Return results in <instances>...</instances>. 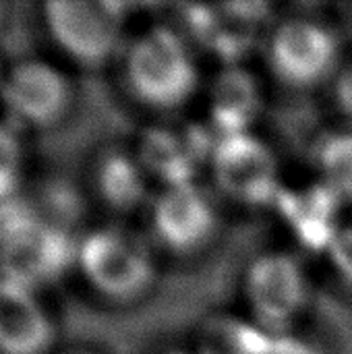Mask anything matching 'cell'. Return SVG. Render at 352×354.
<instances>
[{
	"label": "cell",
	"mask_w": 352,
	"mask_h": 354,
	"mask_svg": "<svg viewBox=\"0 0 352 354\" xmlns=\"http://www.w3.org/2000/svg\"><path fill=\"white\" fill-rule=\"evenodd\" d=\"M124 81L145 106L174 110L195 93L199 75L180 33L160 25L129 46Z\"/></svg>",
	"instance_id": "obj_1"
},
{
	"label": "cell",
	"mask_w": 352,
	"mask_h": 354,
	"mask_svg": "<svg viewBox=\"0 0 352 354\" xmlns=\"http://www.w3.org/2000/svg\"><path fill=\"white\" fill-rule=\"evenodd\" d=\"M77 270L104 299L131 303L156 280V266L145 243L122 228H95L79 239Z\"/></svg>",
	"instance_id": "obj_2"
},
{
	"label": "cell",
	"mask_w": 352,
	"mask_h": 354,
	"mask_svg": "<svg viewBox=\"0 0 352 354\" xmlns=\"http://www.w3.org/2000/svg\"><path fill=\"white\" fill-rule=\"evenodd\" d=\"M127 4L110 0H50L41 6L48 37L85 68L106 64L120 48Z\"/></svg>",
	"instance_id": "obj_3"
},
{
	"label": "cell",
	"mask_w": 352,
	"mask_h": 354,
	"mask_svg": "<svg viewBox=\"0 0 352 354\" xmlns=\"http://www.w3.org/2000/svg\"><path fill=\"white\" fill-rule=\"evenodd\" d=\"M338 56L340 44L336 33L313 19L282 23L268 44V60L274 75L295 89L324 83L334 73Z\"/></svg>",
	"instance_id": "obj_4"
},
{
	"label": "cell",
	"mask_w": 352,
	"mask_h": 354,
	"mask_svg": "<svg viewBox=\"0 0 352 354\" xmlns=\"http://www.w3.org/2000/svg\"><path fill=\"white\" fill-rule=\"evenodd\" d=\"M210 162L216 185L226 197L255 207L278 201L282 187L276 156L251 133L220 139Z\"/></svg>",
	"instance_id": "obj_5"
},
{
	"label": "cell",
	"mask_w": 352,
	"mask_h": 354,
	"mask_svg": "<svg viewBox=\"0 0 352 354\" xmlns=\"http://www.w3.org/2000/svg\"><path fill=\"white\" fill-rule=\"evenodd\" d=\"M247 299L261 328L282 334L307 307L309 282L303 266L286 253L257 257L245 282Z\"/></svg>",
	"instance_id": "obj_6"
},
{
	"label": "cell",
	"mask_w": 352,
	"mask_h": 354,
	"mask_svg": "<svg viewBox=\"0 0 352 354\" xmlns=\"http://www.w3.org/2000/svg\"><path fill=\"white\" fill-rule=\"evenodd\" d=\"M2 100L19 122L31 129H50L68 112L73 85L54 64L39 58H25L4 75Z\"/></svg>",
	"instance_id": "obj_7"
},
{
	"label": "cell",
	"mask_w": 352,
	"mask_h": 354,
	"mask_svg": "<svg viewBox=\"0 0 352 354\" xmlns=\"http://www.w3.org/2000/svg\"><path fill=\"white\" fill-rule=\"evenodd\" d=\"M151 226L166 249L187 255L212 241L218 230V212L210 195L195 183L172 187L154 201Z\"/></svg>",
	"instance_id": "obj_8"
},
{
	"label": "cell",
	"mask_w": 352,
	"mask_h": 354,
	"mask_svg": "<svg viewBox=\"0 0 352 354\" xmlns=\"http://www.w3.org/2000/svg\"><path fill=\"white\" fill-rule=\"evenodd\" d=\"M268 4L234 2L222 6L189 4L183 6V19L191 35L224 62L234 66L253 46L255 25L266 17Z\"/></svg>",
	"instance_id": "obj_9"
},
{
	"label": "cell",
	"mask_w": 352,
	"mask_h": 354,
	"mask_svg": "<svg viewBox=\"0 0 352 354\" xmlns=\"http://www.w3.org/2000/svg\"><path fill=\"white\" fill-rule=\"evenodd\" d=\"M212 129L189 127L183 133L168 129H151L143 135L137 160L145 172L160 178L166 189L193 185V176L203 160H212L218 139Z\"/></svg>",
	"instance_id": "obj_10"
},
{
	"label": "cell",
	"mask_w": 352,
	"mask_h": 354,
	"mask_svg": "<svg viewBox=\"0 0 352 354\" xmlns=\"http://www.w3.org/2000/svg\"><path fill=\"white\" fill-rule=\"evenodd\" d=\"M54 336L37 290L0 278V354H48Z\"/></svg>",
	"instance_id": "obj_11"
},
{
	"label": "cell",
	"mask_w": 352,
	"mask_h": 354,
	"mask_svg": "<svg viewBox=\"0 0 352 354\" xmlns=\"http://www.w3.org/2000/svg\"><path fill=\"white\" fill-rule=\"evenodd\" d=\"M340 197L322 180L303 191L280 193L276 205L297 239L311 251H328L342 228L336 226Z\"/></svg>",
	"instance_id": "obj_12"
},
{
	"label": "cell",
	"mask_w": 352,
	"mask_h": 354,
	"mask_svg": "<svg viewBox=\"0 0 352 354\" xmlns=\"http://www.w3.org/2000/svg\"><path fill=\"white\" fill-rule=\"evenodd\" d=\"M261 97L257 81L239 66H228L212 89V131L218 139L249 133V124L259 114Z\"/></svg>",
	"instance_id": "obj_13"
},
{
	"label": "cell",
	"mask_w": 352,
	"mask_h": 354,
	"mask_svg": "<svg viewBox=\"0 0 352 354\" xmlns=\"http://www.w3.org/2000/svg\"><path fill=\"white\" fill-rule=\"evenodd\" d=\"M93 189L110 209L131 212L145 199V168L135 156L110 149L93 166Z\"/></svg>",
	"instance_id": "obj_14"
},
{
	"label": "cell",
	"mask_w": 352,
	"mask_h": 354,
	"mask_svg": "<svg viewBox=\"0 0 352 354\" xmlns=\"http://www.w3.org/2000/svg\"><path fill=\"white\" fill-rule=\"evenodd\" d=\"M274 336L237 319H212L201 334V354H272Z\"/></svg>",
	"instance_id": "obj_15"
},
{
	"label": "cell",
	"mask_w": 352,
	"mask_h": 354,
	"mask_svg": "<svg viewBox=\"0 0 352 354\" xmlns=\"http://www.w3.org/2000/svg\"><path fill=\"white\" fill-rule=\"evenodd\" d=\"M322 183L340 199H352V133H330L313 149Z\"/></svg>",
	"instance_id": "obj_16"
},
{
	"label": "cell",
	"mask_w": 352,
	"mask_h": 354,
	"mask_svg": "<svg viewBox=\"0 0 352 354\" xmlns=\"http://www.w3.org/2000/svg\"><path fill=\"white\" fill-rule=\"evenodd\" d=\"M23 180V151L10 129L0 124V203L19 197Z\"/></svg>",
	"instance_id": "obj_17"
},
{
	"label": "cell",
	"mask_w": 352,
	"mask_h": 354,
	"mask_svg": "<svg viewBox=\"0 0 352 354\" xmlns=\"http://www.w3.org/2000/svg\"><path fill=\"white\" fill-rule=\"evenodd\" d=\"M328 255L340 280L352 288V226L338 232L336 241L328 249Z\"/></svg>",
	"instance_id": "obj_18"
},
{
	"label": "cell",
	"mask_w": 352,
	"mask_h": 354,
	"mask_svg": "<svg viewBox=\"0 0 352 354\" xmlns=\"http://www.w3.org/2000/svg\"><path fill=\"white\" fill-rule=\"evenodd\" d=\"M336 104L340 112L352 122V66L342 73L336 83Z\"/></svg>",
	"instance_id": "obj_19"
},
{
	"label": "cell",
	"mask_w": 352,
	"mask_h": 354,
	"mask_svg": "<svg viewBox=\"0 0 352 354\" xmlns=\"http://www.w3.org/2000/svg\"><path fill=\"white\" fill-rule=\"evenodd\" d=\"M272 354H313L309 351V346L286 338V336H274V348Z\"/></svg>",
	"instance_id": "obj_20"
},
{
	"label": "cell",
	"mask_w": 352,
	"mask_h": 354,
	"mask_svg": "<svg viewBox=\"0 0 352 354\" xmlns=\"http://www.w3.org/2000/svg\"><path fill=\"white\" fill-rule=\"evenodd\" d=\"M4 15H6V4L0 2V27H2V23H4Z\"/></svg>",
	"instance_id": "obj_21"
}]
</instances>
